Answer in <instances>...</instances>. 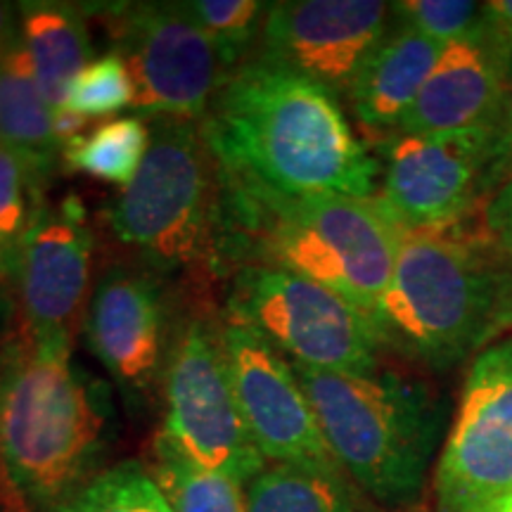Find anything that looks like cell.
I'll list each match as a JSON object with an SVG mask.
<instances>
[{
  "label": "cell",
  "mask_w": 512,
  "mask_h": 512,
  "mask_svg": "<svg viewBox=\"0 0 512 512\" xmlns=\"http://www.w3.org/2000/svg\"><path fill=\"white\" fill-rule=\"evenodd\" d=\"M200 126L233 181L283 195L375 197L380 164L337 95L266 55L230 72Z\"/></svg>",
  "instance_id": "obj_1"
},
{
  "label": "cell",
  "mask_w": 512,
  "mask_h": 512,
  "mask_svg": "<svg viewBox=\"0 0 512 512\" xmlns=\"http://www.w3.org/2000/svg\"><path fill=\"white\" fill-rule=\"evenodd\" d=\"M373 323L382 347L437 370L456 366L512 330V261L458 228L401 235Z\"/></svg>",
  "instance_id": "obj_2"
},
{
  "label": "cell",
  "mask_w": 512,
  "mask_h": 512,
  "mask_svg": "<svg viewBox=\"0 0 512 512\" xmlns=\"http://www.w3.org/2000/svg\"><path fill=\"white\" fill-rule=\"evenodd\" d=\"M226 219V256L316 280L373 318L401 245L375 197L283 195L226 174Z\"/></svg>",
  "instance_id": "obj_3"
},
{
  "label": "cell",
  "mask_w": 512,
  "mask_h": 512,
  "mask_svg": "<svg viewBox=\"0 0 512 512\" xmlns=\"http://www.w3.org/2000/svg\"><path fill=\"white\" fill-rule=\"evenodd\" d=\"M107 403L72 356L27 332L0 349V465L24 503L55 512L98 475Z\"/></svg>",
  "instance_id": "obj_4"
},
{
  "label": "cell",
  "mask_w": 512,
  "mask_h": 512,
  "mask_svg": "<svg viewBox=\"0 0 512 512\" xmlns=\"http://www.w3.org/2000/svg\"><path fill=\"white\" fill-rule=\"evenodd\" d=\"M294 373L344 475L389 508L418 501L444 427L437 396L425 384L380 370L294 366Z\"/></svg>",
  "instance_id": "obj_5"
},
{
  "label": "cell",
  "mask_w": 512,
  "mask_h": 512,
  "mask_svg": "<svg viewBox=\"0 0 512 512\" xmlns=\"http://www.w3.org/2000/svg\"><path fill=\"white\" fill-rule=\"evenodd\" d=\"M110 223L157 268H216L226 259V174L200 124L155 119L143 164L114 202Z\"/></svg>",
  "instance_id": "obj_6"
},
{
  "label": "cell",
  "mask_w": 512,
  "mask_h": 512,
  "mask_svg": "<svg viewBox=\"0 0 512 512\" xmlns=\"http://www.w3.org/2000/svg\"><path fill=\"white\" fill-rule=\"evenodd\" d=\"M226 320L259 332L290 363L325 373L377 370L373 318L330 287L273 266H240Z\"/></svg>",
  "instance_id": "obj_7"
},
{
  "label": "cell",
  "mask_w": 512,
  "mask_h": 512,
  "mask_svg": "<svg viewBox=\"0 0 512 512\" xmlns=\"http://www.w3.org/2000/svg\"><path fill=\"white\" fill-rule=\"evenodd\" d=\"M117 53L131 72L133 107L152 117L204 119L233 72L185 3L107 5Z\"/></svg>",
  "instance_id": "obj_8"
},
{
  "label": "cell",
  "mask_w": 512,
  "mask_h": 512,
  "mask_svg": "<svg viewBox=\"0 0 512 512\" xmlns=\"http://www.w3.org/2000/svg\"><path fill=\"white\" fill-rule=\"evenodd\" d=\"M162 434L192 463L249 484L268 465L249 437L230 384L221 330L190 320L164 368Z\"/></svg>",
  "instance_id": "obj_9"
},
{
  "label": "cell",
  "mask_w": 512,
  "mask_h": 512,
  "mask_svg": "<svg viewBox=\"0 0 512 512\" xmlns=\"http://www.w3.org/2000/svg\"><path fill=\"white\" fill-rule=\"evenodd\" d=\"M494 126L392 136L384 143L382 188L375 192L401 235L456 230L484 204Z\"/></svg>",
  "instance_id": "obj_10"
},
{
  "label": "cell",
  "mask_w": 512,
  "mask_h": 512,
  "mask_svg": "<svg viewBox=\"0 0 512 512\" xmlns=\"http://www.w3.org/2000/svg\"><path fill=\"white\" fill-rule=\"evenodd\" d=\"M512 486V335L475 356L434 472L437 512H486Z\"/></svg>",
  "instance_id": "obj_11"
},
{
  "label": "cell",
  "mask_w": 512,
  "mask_h": 512,
  "mask_svg": "<svg viewBox=\"0 0 512 512\" xmlns=\"http://www.w3.org/2000/svg\"><path fill=\"white\" fill-rule=\"evenodd\" d=\"M19 330L38 347L72 356L86 325L93 275V235L79 197L38 207L12 249Z\"/></svg>",
  "instance_id": "obj_12"
},
{
  "label": "cell",
  "mask_w": 512,
  "mask_h": 512,
  "mask_svg": "<svg viewBox=\"0 0 512 512\" xmlns=\"http://www.w3.org/2000/svg\"><path fill=\"white\" fill-rule=\"evenodd\" d=\"M221 342L242 420L261 456L268 463L344 475L292 363L247 325L226 320Z\"/></svg>",
  "instance_id": "obj_13"
},
{
  "label": "cell",
  "mask_w": 512,
  "mask_h": 512,
  "mask_svg": "<svg viewBox=\"0 0 512 512\" xmlns=\"http://www.w3.org/2000/svg\"><path fill=\"white\" fill-rule=\"evenodd\" d=\"M392 3L380 0H280L268 3L261 55L285 64L332 95L351 93L389 34Z\"/></svg>",
  "instance_id": "obj_14"
},
{
  "label": "cell",
  "mask_w": 512,
  "mask_h": 512,
  "mask_svg": "<svg viewBox=\"0 0 512 512\" xmlns=\"http://www.w3.org/2000/svg\"><path fill=\"white\" fill-rule=\"evenodd\" d=\"M164 299L152 278L112 268L95 287L86 316V337L95 358L124 392L147 394L164 366Z\"/></svg>",
  "instance_id": "obj_15"
},
{
  "label": "cell",
  "mask_w": 512,
  "mask_h": 512,
  "mask_svg": "<svg viewBox=\"0 0 512 512\" xmlns=\"http://www.w3.org/2000/svg\"><path fill=\"white\" fill-rule=\"evenodd\" d=\"M505 93L508 86L501 62L479 22L475 31L441 50L439 62L403 119L399 133L418 136L489 126L501 110Z\"/></svg>",
  "instance_id": "obj_16"
},
{
  "label": "cell",
  "mask_w": 512,
  "mask_h": 512,
  "mask_svg": "<svg viewBox=\"0 0 512 512\" xmlns=\"http://www.w3.org/2000/svg\"><path fill=\"white\" fill-rule=\"evenodd\" d=\"M444 48L401 24L389 31L349 93L358 121L373 131L399 133Z\"/></svg>",
  "instance_id": "obj_17"
},
{
  "label": "cell",
  "mask_w": 512,
  "mask_h": 512,
  "mask_svg": "<svg viewBox=\"0 0 512 512\" xmlns=\"http://www.w3.org/2000/svg\"><path fill=\"white\" fill-rule=\"evenodd\" d=\"M0 145L22 159L36 185L62 155L53 133V105L38 86L22 41L0 62Z\"/></svg>",
  "instance_id": "obj_18"
},
{
  "label": "cell",
  "mask_w": 512,
  "mask_h": 512,
  "mask_svg": "<svg viewBox=\"0 0 512 512\" xmlns=\"http://www.w3.org/2000/svg\"><path fill=\"white\" fill-rule=\"evenodd\" d=\"M19 34L53 110L64 107L76 76L91 64V38L81 10L69 3H22Z\"/></svg>",
  "instance_id": "obj_19"
},
{
  "label": "cell",
  "mask_w": 512,
  "mask_h": 512,
  "mask_svg": "<svg viewBox=\"0 0 512 512\" xmlns=\"http://www.w3.org/2000/svg\"><path fill=\"white\" fill-rule=\"evenodd\" d=\"M247 512H370L344 475L266 465L245 486Z\"/></svg>",
  "instance_id": "obj_20"
},
{
  "label": "cell",
  "mask_w": 512,
  "mask_h": 512,
  "mask_svg": "<svg viewBox=\"0 0 512 512\" xmlns=\"http://www.w3.org/2000/svg\"><path fill=\"white\" fill-rule=\"evenodd\" d=\"M147 472L174 512H247L245 484L192 463L162 432L152 441Z\"/></svg>",
  "instance_id": "obj_21"
},
{
  "label": "cell",
  "mask_w": 512,
  "mask_h": 512,
  "mask_svg": "<svg viewBox=\"0 0 512 512\" xmlns=\"http://www.w3.org/2000/svg\"><path fill=\"white\" fill-rule=\"evenodd\" d=\"M150 145V128L136 117L114 119L83 133L67 147L62 157L72 169L100 178V181L126 185L138 174Z\"/></svg>",
  "instance_id": "obj_22"
},
{
  "label": "cell",
  "mask_w": 512,
  "mask_h": 512,
  "mask_svg": "<svg viewBox=\"0 0 512 512\" xmlns=\"http://www.w3.org/2000/svg\"><path fill=\"white\" fill-rule=\"evenodd\" d=\"M55 512H174L136 460L102 470Z\"/></svg>",
  "instance_id": "obj_23"
},
{
  "label": "cell",
  "mask_w": 512,
  "mask_h": 512,
  "mask_svg": "<svg viewBox=\"0 0 512 512\" xmlns=\"http://www.w3.org/2000/svg\"><path fill=\"white\" fill-rule=\"evenodd\" d=\"M185 5L230 67L245 60L249 46L261 34L268 10V3L256 0H192Z\"/></svg>",
  "instance_id": "obj_24"
},
{
  "label": "cell",
  "mask_w": 512,
  "mask_h": 512,
  "mask_svg": "<svg viewBox=\"0 0 512 512\" xmlns=\"http://www.w3.org/2000/svg\"><path fill=\"white\" fill-rule=\"evenodd\" d=\"M136 88L124 57L110 53L98 60H91L83 72L76 76L69 88L64 107L83 114V117H107L124 107H133Z\"/></svg>",
  "instance_id": "obj_25"
},
{
  "label": "cell",
  "mask_w": 512,
  "mask_h": 512,
  "mask_svg": "<svg viewBox=\"0 0 512 512\" xmlns=\"http://www.w3.org/2000/svg\"><path fill=\"white\" fill-rule=\"evenodd\" d=\"M484 3L470 0H403L392 3V15L401 27H408L432 41L448 46L465 38L482 22Z\"/></svg>",
  "instance_id": "obj_26"
},
{
  "label": "cell",
  "mask_w": 512,
  "mask_h": 512,
  "mask_svg": "<svg viewBox=\"0 0 512 512\" xmlns=\"http://www.w3.org/2000/svg\"><path fill=\"white\" fill-rule=\"evenodd\" d=\"M31 197H38V185L27 166L15 152L0 145V249L5 256L19 245L38 209H29Z\"/></svg>",
  "instance_id": "obj_27"
},
{
  "label": "cell",
  "mask_w": 512,
  "mask_h": 512,
  "mask_svg": "<svg viewBox=\"0 0 512 512\" xmlns=\"http://www.w3.org/2000/svg\"><path fill=\"white\" fill-rule=\"evenodd\" d=\"M482 235L512 261V174L482 204Z\"/></svg>",
  "instance_id": "obj_28"
},
{
  "label": "cell",
  "mask_w": 512,
  "mask_h": 512,
  "mask_svg": "<svg viewBox=\"0 0 512 512\" xmlns=\"http://www.w3.org/2000/svg\"><path fill=\"white\" fill-rule=\"evenodd\" d=\"M491 126H494V150H491L489 174H486V197L512 174V88L505 93L501 110Z\"/></svg>",
  "instance_id": "obj_29"
},
{
  "label": "cell",
  "mask_w": 512,
  "mask_h": 512,
  "mask_svg": "<svg viewBox=\"0 0 512 512\" xmlns=\"http://www.w3.org/2000/svg\"><path fill=\"white\" fill-rule=\"evenodd\" d=\"M482 27L501 62L505 86L512 88V0H491L484 3Z\"/></svg>",
  "instance_id": "obj_30"
},
{
  "label": "cell",
  "mask_w": 512,
  "mask_h": 512,
  "mask_svg": "<svg viewBox=\"0 0 512 512\" xmlns=\"http://www.w3.org/2000/svg\"><path fill=\"white\" fill-rule=\"evenodd\" d=\"M88 124H91V119L69 110V107H57V110H53V133L60 147H67L72 140L81 138Z\"/></svg>",
  "instance_id": "obj_31"
},
{
  "label": "cell",
  "mask_w": 512,
  "mask_h": 512,
  "mask_svg": "<svg viewBox=\"0 0 512 512\" xmlns=\"http://www.w3.org/2000/svg\"><path fill=\"white\" fill-rule=\"evenodd\" d=\"M22 41L19 24L15 22V8L8 3H0V62L12 53V48Z\"/></svg>",
  "instance_id": "obj_32"
},
{
  "label": "cell",
  "mask_w": 512,
  "mask_h": 512,
  "mask_svg": "<svg viewBox=\"0 0 512 512\" xmlns=\"http://www.w3.org/2000/svg\"><path fill=\"white\" fill-rule=\"evenodd\" d=\"M486 512H512V486Z\"/></svg>",
  "instance_id": "obj_33"
},
{
  "label": "cell",
  "mask_w": 512,
  "mask_h": 512,
  "mask_svg": "<svg viewBox=\"0 0 512 512\" xmlns=\"http://www.w3.org/2000/svg\"><path fill=\"white\" fill-rule=\"evenodd\" d=\"M3 259H5V254H3V249H0V268H3Z\"/></svg>",
  "instance_id": "obj_34"
}]
</instances>
